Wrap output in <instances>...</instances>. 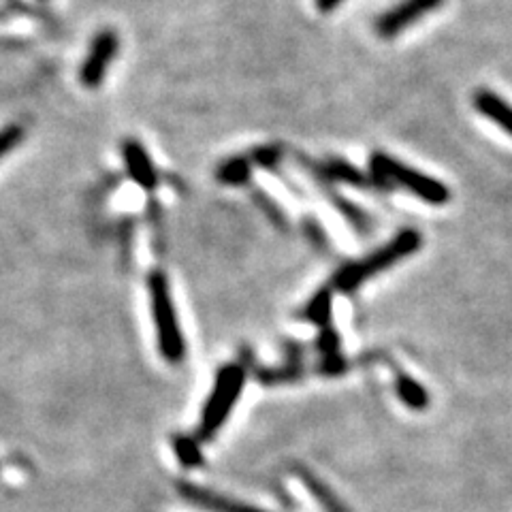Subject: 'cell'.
Wrapping results in <instances>:
<instances>
[{
	"label": "cell",
	"instance_id": "7",
	"mask_svg": "<svg viewBox=\"0 0 512 512\" xmlns=\"http://www.w3.org/2000/svg\"><path fill=\"white\" fill-rule=\"evenodd\" d=\"M239 387H242V372L239 370H227L220 374V380L214 389V395L207 404V410L203 414V431L205 434H212V431L220 425L224 416L229 414L235 397L239 393Z\"/></svg>",
	"mask_w": 512,
	"mask_h": 512
},
{
	"label": "cell",
	"instance_id": "11",
	"mask_svg": "<svg viewBox=\"0 0 512 512\" xmlns=\"http://www.w3.org/2000/svg\"><path fill=\"white\" fill-rule=\"evenodd\" d=\"M26 131L22 124H7L0 128V160H3L11 150H15L24 141Z\"/></svg>",
	"mask_w": 512,
	"mask_h": 512
},
{
	"label": "cell",
	"instance_id": "13",
	"mask_svg": "<svg viewBox=\"0 0 512 512\" xmlns=\"http://www.w3.org/2000/svg\"><path fill=\"white\" fill-rule=\"evenodd\" d=\"M342 3H344V0H316V9L323 11V13H329L333 9H338Z\"/></svg>",
	"mask_w": 512,
	"mask_h": 512
},
{
	"label": "cell",
	"instance_id": "10",
	"mask_svg": "<svg viewBox=\"0 0 512 512\" xmlns=\"http://www.w3.org/2000/svg\"><path fill=\"white\" fill-rule=\"evenodd\" d=\"M252 175V158L248 156H231L216 169V180L227 186H242Z\"/></svg>",
	"mask_w": 512,
	"mask_h": 512
},
{
	"label": "cell",
	"instance_id": "9",
	"mask_svg": "<svg viewBox=\"0 0 512 512\" xmlns=\"http://www.w3.org/2000/svg\"><path fill=\"white\" fill-rule=\"evenodd\" d=\"M474 107L491 122L498 124L508 135H512V107L491 90H478L474 94Z\"/></svg>",
	"mask_w": 512,
	"mask_h": 512
},
{
	"label": "cell",
	"instance_id": "3",
	"mask_svg": "<svg viewBox=\"0 0 512 512\" xmlns=\"http://www.w3.org/2000/svg\"><path fill=\"white\" fill-rule=\"evenodd\" d=\"M150 297H152V314L156 318V327H158L160 348H163L169 361H178L184 355V344L178 329V318H175V312H173L169 282L163 274H160V271H154L150 276Z\"/></svg>",
	"mask_w": 512,
	"mask_h": 512
},
{
	"label": "cell",
	"instance_id": "5",
	"mask_svg": "<svg viewBox=\"0 0 512 512\" xmlns=\"http://www.w3.org/2000/svg\"><path fill=\"white\" fill-rule=\"evenodd\" d=\"M118 50H120V39L116 35V30L105 28L94 37L90 52L82 64V71H79V79H82V84L86 88L90 90L101 88L111 62H114L118 56Z\"/></svg>",
	"mask_w": 512,
	"mask_h": 512
},
{
	"label": "cell",
	"instance_id": "8",
	"mask_svg": "<svg viewBox=\"0 0 512 512\" xmlns=\"http://www.w3.org/2000/svg\"><path fill=\"white\" fill-rule=\"evenodd\" d=\"M122 158L128 175L143 190H154L158 186V171L152 163L148 150L137 139H126L122 143Z\"/></svg>",
	"mask_w": 512,
	"mask_h": 512
},
{
	"label": "cell",
	"instance_id": "12",
	"mask_svg": "<svg viewBox=\"0 0 512 512\" xmlns=\"http://www.w3.org/2000/svg\"><path fill=\"white\" fill-rule=\"evenodd\" d=\"M280 158H282V154H280V150L274 148V146L259 148V150L254 152V156H252L254 163H259V165L265 167V169H276L278 163H280Z\"/></svg>",
	"mask_w": 512,
	"mask_h": 512
},
{
	"label": "cell",
	"instance_id": "2",
	"mask_svg": "<svg viewBox=\"0 0 512 512\" xmlns=\"http://www.w3.org/2000/svg\"><path fill=\"white\" fill-rule=\"evenodd\" d=\"M419 246H421V235L416 231L399 233L389 246H384L382 250L374 252L370 259H365L361 263H352V265L340 269L333 282H335V286L342 288V291H350V288H355L363 280L378 274L380 269H387L393 263H397L399 259H404V256L412 254Z\"/></svg>",
	"mask_w": 512,
	"mask_h": 512
},
{
	"label": "cell",
	"instance_id": "1",
	"mask_svg": "<svg viewBox=\"0 0 512 512\" xmlns=\"http://www.w3.org/2000/svg\"><path fill=\"white\" fill-rule=\"evenodd\" d=\"M370 171L378 175V178L387 180L391 186H404L412 195L431 205H442L451 199V192H448L446 184L429 178V175H423L412 167H406L404 163H399V160L384 152H374L370 156Z\"/></svg>",
	"mask_w": 512,
	"mask_h": 512
},
{
	"label": "cell",
	"instance_id": "4",
	"mask_svg": "<svg viewBox=\"0 0 512 512\" xmlns=\"http://www.w3.org/2000/svg\"><path fill=\"white\" fill-rule=\"evenodd\" d=\"M299 163L303 169H308L314 178L318 180L320 186L325 184H335V182H342V184H352V186H359L365 190H391L393 186L378 178L372 171L365 173L359 171L357 167H352L350 163L342 158H327L323 163H318V160H312L308 156H299Z\"/></svg>",
	"mask_w": 512,
	"mask_h": 512
},
{
	"label": "cell",
	"instance_id": "6",
	"mask_svg": "<svg viewBox=\"0 0 512 512\" xmlns=\"http://www.w3.org/2000/svg\"><path fill=\"white\" fill-rule=\"evenodd\" d=\"M444 0H402L397 7L384 11L378 22H376V30L382 39H393L397 37L399 32L404 28L412 26L419 22L423 15L436 11Z\"/></svg>",
	"mask_w": 512,
	"mask_h": 512
}]
</instances>
